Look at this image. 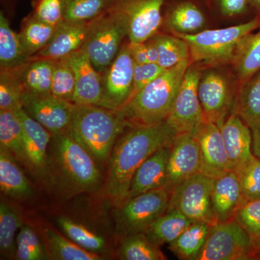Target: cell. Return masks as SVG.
<instances>
[{"mask_svg": "<svg viewBox=\"0 0 260 260\" xmlns=\"http://www.w3.org/2000/svg\"><path fill=\"white\" fill-rule=\"evenodd\" d=\"M177 133L166 121L150 126L128 127L116 142L109 160L104 194L116 207L129 194L132 180L140 166L162 147L172 145Z\"/></svg>", "mask_w": 260, "mask_h": 260, "instance_id": "6da1fadb", "label": "cell"}, {"mask_svg": "<svg viewBox=\"0 0 260 260\" xmlns=\"http://www.w3.org/2000/svg\"><path fill=\"white\" fill-rule=\"evenodd\" d=\"M191 64L190 59H187L166 70L118 111L129 127L155 125L167 121L181 82Z\"/></svg>", "mask_w": 260, "mask_h": 260, "instance_id": "7a4b0ae2", "label": "cell"}, {"mask_svg": "<svg viewBox=\"0 0 260 260\" xmlns=\"http://www.w3.org/2000/svg\"><path fill=\"white\" fill-rule=\"evenodd\" d=\"M128 127L115 111L74 104L68 130L95 160L105 162L110 158L118 138Z\"/></svg>", "mask_w": 260, "mask_h": 260, "instance_id": "3957f363", "label": "cell"}, {"mask_svg": "<svg viewBox=\"0 0 260 260\" xmlns=\"http://www.w3.org/2000/svg\"><path fill=\"white\" fill-rule=\"evenodd\" d=\"M53 137V167L61 186L73 194L96 191L102 175L91 154L68 130Z\"/></svg>", "mask_w": 260, "mask_h": 260, "instance_id": "277c9868", "label": "cell"}, {"mask_svg": "<svg viewBox=\"0 0 260 260\" xmlns=\"http://www.w3.org/2000/svg\"><path fill=\"white\" fill-rule=\"evenodd\" d=\"M259 27L260 16L258 15L246 23L234 26L203 30L194 34L174 35L182 38L187 43L191 64H199L204 69L231 65L240 41Z\"/></svg>", "mask_w": 260, "mask_h": 260, "instance_id": "5b68a950", "label": "cell"}, {"mask_svg": "<svg viewBox=\"0 0 260 260\" xmlns=\"http://www.w3.org/2000/svg\"><path fill=\"white\" fill-rule=\"evenodd\" d=\"M221 67L203 69L198 83V95L204 122H213L220 127L232 114L239 89L235 75Z\"/></svg>", "mask_w": 260, "mask_h": 260, "instance_id": "8992f818", "label": "cell"}, {"mask_svg": "<svg viewBox=\"0 0 260 260\" xmlns=\"http://www.w3.org/2000/svg\"><path fill=\"white\" fill-rule=\"evenodd\" d=\"M127 38L125 24L114 12L107 10L89 21L83 49L99 73L102 74L119 54Z\"/></svg>", "mask_w": 260, "mask_h": 260, "instance_id": "52a82bcc", "label": "cell"}, {"mask_svg": "<svg viewBox=\"0 0 260 260\" xmlns=\"http://www.w3.org/2000/svg\"><path fill=\"white\" fill-rule=\"evenodd\" d=\"M171 194L165 186L126 200L116 207L114 213L117 232L123 237L145 232L167 212Z\"/></svg>", "mask_w": 260, "mask_h": 260, "instance_id": "ba28073f", "label": "cell"}, {"mask_svg": "<svg viewBox=\"0 0 260 260\" xmlns=\"http://www.w3.org/2000/svg\"><path fill=\"white\" fill-rule=\"evenodd\" d=\"M256 257L252 239L235 218L211 225L198 260H246Z\"/></svg>", "mask_w": 260, "mask_h": 260, "instance_id": "9c48e42d", "label": "cell"}, {"mask_svg": "<svg viewBox=\"0 0 260 260\" xmlns=\"http://www.w3.org/2000/svg\"><path fill=\"white\" fill-rule=\"evenodd\" d=\"M166 0H112L107 10L114 12L125 24L131 43H143L158 34L164 18Z\"/></svg>", "mask_w": 260, "mask_h": 260, "instance_id": "30bf717a", "label": "cell"}, {"mask_svg": "<svg viewBox=\"0 0 260 260\" xmlns=\"http://www.w3.org/2000/svg\"><path fill=\"white\" fill-rule=\"evenodd\" d=\"M214 180L213 178L198 173L183 181L173 189L168 210H179L192 222H207L213 225Z\"/></svg>", "mask_w": 260, "mask_h": 260, "instance_id": "8fae6325", "label": "cell"}, {"mask_svg": "<svg viewBox=\"0 0 260 260\" xmlns=\"http://www.w3.org/2000/svg\"><path fill=\"white\" fill-rule=\"evenodd\" d=\"M202 71L203 68L198 64H191L188 68L166 121L177 135L193 134L204 122L198 95Z\"/></svg>", "mask_w": 260, "mask_h": 260, "instance_id": "7c38bea8", "label": "cell"}, {"mask_svg": "<svg viewBox=\"0 0 260 260\" xmlns=\"http://www.w3.org/2000/svg\"><path fill=\"white\" fill-rule=\"evenodd\" d=\"M134 67L128 40L123 43L119 54L102 74V95L99 107L118 112L125 105L133 91Z\"/></svg>", "mask_w": 260, "mask_h": 260, "instance_id": "4fadbf2b", "label": "cell"}, {"mask_svg": "<svg viewBox=\"0 0 260 260\" xmlns=\"http://www.w3.org/2000/svg\"><path fill=\"white\" fill-rule=\"evenodd\" d=\"M23 109L30 117L40 123L53 136L69 128L74 104L58 99L51 93L32 95L23 93Z\"/></svg>", "mask_w": 260, "mask_h": 260, "instance_id": "5bb4252c", "label": "cell"}, {"mask_svg": "<svg viewBox=\"0 0 260 260\" xmlns=\"http://www.w3.org/2000/svg\"><path fill=\"white\" fill-rule=\"evenodd\" d=\"M202 164L200 145L193 135H177L170 146L166 187L172 191L183 181L201 173Z\"/></svg>", "mask_w": 260, "mask_h": 260, "instance_id": "9a60e30c", "label": "cell"}, {"mask_svg": "<svg viewBox=\"0 0 260 260\" xmlns=\"http://www.w3.org/2000/svg\"><path fill=\"white\" fill-rule=\"evenodd\" d=\"M200 145L202 174L217 179L232 172L220 127L213 122H203L193 133Z\"/></svg>", "mask_w": 260, "mask_h": 260, "instance_id": "2e32d148", "label": "cell"}, {"mask_svg": "<svg viewBox=\"0 0 260 260\" xmlns=\"http://www.w3.org/2000/svg\"><path fill=\"white\" fill-rule=\"evenodd\" d=\"M75 78L73 104L82 106H99L102 95V77L92 64L83 49L67 57Z\"/></svg>", "mask_w": 260, "mask_h": 260, "instance_id": "e0dca14e", "label": "cell"}, {"mask_svg": "<svg viewBox=\"0 0 260 260\" xmlns=\"http://www.w3.org/2000/svg\"><path fill=\"white\" fill-rule=\"evenodd\" d=\"M15 112L23 126L24 145L28 167L38 175L46 177L49 172L47 149L53 135L40 123L30 117L23 108Z\"/></svg>", "mask_w": 260, "mask_h": 260, "instance_id": "ac0fdd59", "label": "cell"}, {"mask_svg": "<svg viewBox=\"0 0 260 260\" xmlns=\"http://www.w3.org/2000/svg\"><path fill=\"white\" fill-rule=\"evenodd\" d=\"M88 22L64 20L56 28L55 32L47 46L30 59L57 60L68 57L83 47L86 39Z\"/></svg>", "mask_w": 260, "mask_h": 260, "instance_id": "d6986e66", "label": "cell"}, {"mask_svg": "<svg viewBox=\"0 0 260 260\" xmlns=\"http://www.w3.org/2000/svg\"><path fill=\"white\" fill-rule=\"evenodd\" d=\"M246 201L233 171L215 179L212 191L214 224L235 218L237 210Z\"/></svg>", "mask_w": 260, "mask_h": 260, "instance_id": "ffe728a7", "label": "cell"}, {"mask_svg": "<svg viewBox=\"0 0 260 260\" xmlns=\"http://www.w3.org/2000/svg\"><path fill=\"white\" fill-rule=\"evenodd\" d=\"M169 155L170 146L162 147L145 160L135 172L126 200L167 186Z\"/></svg>", "mask_w": 260, "mask_h": 260, "instance_id": "44dd1931", "label": "cell"}, {"mask_svg": "<svg viewBox=\"0 0 260 260\" xmlns=\"http://www.w3.org/2000/svg\"><path fill=\"white\" fill-rule=\"evenodd\" d=\"M220 129L233 171L253 154L251 128L232 112Z\"/></svg>", "mask_w": 260, "mask_h": 260, "instance_id": "7402d4cb", "label": "cell"}, {"mask_svg": "<svg viewBox=\"0 0 260 260\" xmlns=\"http://www.w3.org/2000/svg\"><path fill=\"white\" fill-rule=\"evenodd\" d=\"M231 66L237 78L239 87L259 71L260 27L258 31L247 34L240 41Z\"/></svg>", "mask_w": 260, "mask_h": 260, "instance_id": "603a6c76", "label": "cell"}, {"mask_svg": "<svg viewBox=\"0 0 260 260\" xmlns=\"http://www.w3.org/2000/svg\"><path fill=\"white\" fill-rule=\"evenodd\" d=\"M15 159L6 149L0 148L1 191L10 198L26 199L34 194V189L30 181L17 165Z\"/></svg>", "mask_w": 260, "mask_h": 260, "instance_id": "cb8c5ba5", "label": "cell"}, {"mask_svg": "<svg viewBox=\"0 0 260 260\" xmlns=\"http://www.w3.org/2000/svg\"><path fill=\"white\" fill-rule=\"evenodd\" d=\"M162 23L171 34L186 35L204 30L206 18L197 5L190 2H184L171 7Z\"/></svg>", "mask_w": 260, "mask_h": 260, "instance_id": "d4e9b609", "label": "cell"}, {"mask_svg": "<svg viewBox=\"0 0 260 260\" xmlns=\"http://www.w3.org/2000/svg\"><path fill=\"white\" fill-rule=\"evenodd\" d=\"M211 224L193 222L169 244V250L181 260H198L203 250Z\"/></svg>", "mask_w": 260, "mask_h": 260, "instance_id": "484cf974", "label": "cell"}, {"mask_svg": "<svg viewBox=\"0 0 260 260\" xmlns=\"http://www.w3.org/2000/svg\"><path fill=\"white\" fill-rule=\"evenodd\" d=\"M19 34L10 28L8 18L0 13V70L14 69L30 61Z\"/></svg>", "mask_w": 260, "mask_h": 260, "instance_id": "4316f807", "label": "cell"}, {"mask_svg": "<svg viewBox=\"0 0 260 260\" xmlns=\"http://www.w3.org/2000/svg\"><path fill=\"white\" fill-rule=\"evenodd\" d=\"M192 223L179 210H167L144 233L152 242L161 246L174 242Z\"/></svg>", "mask_w": 260, "mask_h": 260, "instance_id": "83f0119b", "label": "cell"}, {"mask_svg": "<svg viewBox=\"0 0 260 260\" xmlns=\"http://www.w3.org/2000/svg\"><path fill=\"white\" fill-rule=\"evenodd\" d=\"M232 112L249 127L260 120V70L239 87Z\"/></svg>", "mask_w": 260, "mask_h": 260, "instance_id": "f1b7e54d", "label": "cell"}, {"mask_svg": "<svg viewBox=\"0 0 260 260\" xmlns=\"http://www.w3.org/2000/svg\"><path fill=\"white\" fill-rule=\"evenodd\" d=\"M0 147L28 167L21 121L15 112L0 110Z\"/></svg>", "mask_w": 260, "mask_h": 260, "instance_id": "f546056e", "label": "cell"}, {"mask_svg": "<svg viewBox=\"0 0 260 260\" xmlns=\"http://www.w3.org/2000/svg\"><path fill=\"white\" fill-rule=\"evenodd\" d=\"M54 60L30 59L23 64L20 80L23 93L45 95L51 93Z\"/></svg>", "mask_w": 260, "mask_h": 260, "instance_id": "4dcf8cb0", "label": "cell"}, {"mask_svg": "<svg viewBox=\"0 0 260 260\" xmlns=\"http://www.w3.org/2000/svg\"><path fill=\"white\" fill-rule=\"evenodd\" d=\"M44 239L51 259L56 260H100L101 254L80 247L71 239L51 228H46Z\"/></svg>", "mask_w": 260, "mask_h": 260, "instance_id": "1f68e13d", "label": "cell"}, {"mask_svg": "<svg viewBox=\"0 0 260 260\" xmlns=\"http://www.w3.org/2000/svg\"><path fill=\"white\" fill-rule=\"evenodd\" d=\"M121 260H166L160 246L152 242L144 232L123 237L117 251Z\"/></svg>", "mask_w": 260, "mask_h": 260, "instance_id": "d6a6232c", "label": "cell"}, {"mask_svg": "<svg viewBox=\"0 0 260 260\" xmlns=\"http://www.w3.org/2000/svg\"><path fill=\"white\" fill-rule=\"evenodd\" d=\"M57 224L64 235L80 247L99 254L107 251L104 237L84 224L66 216H59Z\"/></svg>", "mask_w": 260, "mask_h": 260, "instance_id": "836d02e7", "label": "cell"}, {"mask_svg": "<svg viewBox=\"0 0 260 260\" xmlns=\"http://www.w3.org/2000/svg\"><path fill=\"white\" fill-rule=\"evenodd\" d=\"M23 217L18 208L9 202L0 203V251L2 256L15 257L16 233L23 225Z\"/></svg>", "mask_w": 260, "mask_h": 260, "instance_id": "e575fe53", "label": "cell"}, {"mask_svg": "<svg viewBox=\"0 0 260 260\" xmlns=\"http://www.w3.org/2000/svg\"><path fill=\"white\" fill-rule=\"evenodd\" d=\"M56 28L41 21L32 13L24 19L19 36L29 57L35 55L47 45Z\"/></svg>", "mask_w": 260, "mask_h": 260, "instance_id": "d590c367", "label": "cell"}, {"mask_svg": "<svg viewBox=\"0 0 260 260\" xmlns=\"http://www.w3.org/2000/svg\"><path fill=\"white\" fill-rule=\"evenodd\" d=\"M158 53V64L167 70L190 59L189 46L184 39L174 34H155L151 38Z\"/></svg>", "mask_w": 260, "mask_h": 260, "instance_id": "8d00e7d4", "label": "cell"}, {"mask_svg": "<svg viewBox=\"0 0 260 260\" xmlns=\"http://www.w3.org/2000/svg\"><path fill=\"white\" fill-rule=\"evenodd\" d=\"M23 66L0 71V110L15 112L23 108L24 90L20 80Z\"/></svg>", "mask_w": 260, "mask_h": 260, "instance_id": "74e56055", "label": "cell"}, {"mask_svg": "<svg viewBox=\"0 0 260 260\" xmlns=\"http://www.w3.org/2000/svg\"><path fill=\"white\" fill-rule=\"evenodd\" d=\"M15 258L19 260H45L51 259L47 246L32 227L23 223L16 237Z\"/></svg>", "mask_w": 260, "mask_h": 260, "instance_id": "f35d334b", "label": "cell"}, {"mask_svg": "<svg viewBox=\"0 0 260 260\" xmlns=\"http://www.w3.org/2000/svg\"><path fill=\"white\" fill-rule=\"evenodd\" d=\"M75 93L74 71L67 57L54 60L51 94L61 100L73 103Z\"/></svg>", "mask_w": 260, "mask_h": 260, "instance_id": "ab89813d", "label": "cell"}, {"mask_svg": "<svg viewBox=\"0 0 260 260\" xmlns=\"http://www.w3.org/2000/svg\"><path fill=\"white\" fill-rule=\"evenodd\" d=\"M246 200L260 198V159L254 154L233 170Z\"/></svg>", "mask_w": 260, "mask_h": 260, "instance_id": "60d3db41", "label": "cell"}, {"mask_svg": "<svg viewBox=\"0 0 260 260\" xmlns=\"http://www.w3.org/2000/svg\"><path fill=\"white\" fill-rule=\"evenodd\" d=\"M112 0H63L65 20L88 22L109 8Z\"/></svg>", "mask_w": 260, "mask_h": 260, "instance_id": "b9f144b4", "label": "cell"}, {"mask_svg": "<svg viewBox=\"0 0 260 260\" xmlns=\"http://www.w3.org/2000/svg\"><path fill=\"white\" fill-rule=\"evenodd\" d=\"M32 14L41 21L57 27L64 21L63 0H32Z\"/></svg>", "mask_w": 260, "mask_h": 260, "instance_id": "7bdbcfd3", "label": "cell"}, {"mask_svg": "<svg viewBox=\"0 0 260 260\" xmlns=\"http://www.w3.org/2000/svg\"><path fill=\"white\" fill-rule=\"evenodd\" d=\"M234 218L251 239L257 237L260 234V198L246 200L237 210Z\"/></svg>", "mask_w": 260, "mask_h": 260, "instance_id": "ee69618b", "label": "cell"}, {"mask_svg": "<svg viewBox=\"0 0 260 260\" xmlns=\"http://www.w3.org/2000/svg\"><path fill=\"white\" fill-rule=\"evenodd\" d=\"M165 70L158 63H147L143 64L135 63L133 91L130 99L149 83L153 81L155 78L160 76Z\"/></svg>", "mask_w": 260, "mask_h": 260, "instance_id": "f6af8a7d", "label": "cell"}, {"mask_svg": "<svg viewBox=\"0 0 260 260\" xmlns=\"http://www.w3.org/2000/svg\"><path fill=\"white\" fill-rule=\"evenodd\" d=\"M129 51L136 64L158 62V50L152 39L143 43L129 42Z\"/></svg>", "mask_w": 260, "mask_h": 260, "instance_id": "bcb514c9", "label": "cell"}, {"mask_svg": "<svg viewBox=\"0 0 260 260\" xmlns=\"http://www.w3.org/2000/svg\"><path fill=\"white\" fill-rule=\"evenodd\" d=\"M218 5L222 14L229 18L244 14L251 7L249 0H218Z\"/></svg>", "mask_w": 260, "mask_h": 260, "instance_id": "7dc6e473", "label": "cell"}, {"mask_svg": "<svg viewBox=\"0 0 260 260\" xmlns=\"http://www.w3.org/2000/svg\"><path fill=\"white\" fill-rule=\"evenodd\" d=\"M250 128L252 135V153L260 159V120Z\"/></svg>", "mask_w": 260, "mask_h": 260, "instance_id": "c3c4849f", "label": "cell"}, {"mask_svg": "<svg viewBox=\"0 0 260 260\" xmlns=\"http://www.w3.org/2000/svg\"><path fill=\"white\" fill-rule=\"evenodd\" d=\"M254 243V248H255L256 257L260 256V234L257 237L252 239Z\"/></svg>", "mask_w": 260, "mask_h": 260, "instance_id": "681fc988", "label": "cell"}, {"mask_svg": "<svg viewBox=\"0 0 260 260\" xmlns=\"http://www.w3.org/2000/svg\"><path fill=\"white\" fill-rule=\"evenodd\" d=\"M251 7L257 12L258 15L260 16V0H249Z\"/></svg>", "mask_w": 260, "mask_h": 260, "instance_id": "f907efd6", "label": "cell"}]
</instances>
